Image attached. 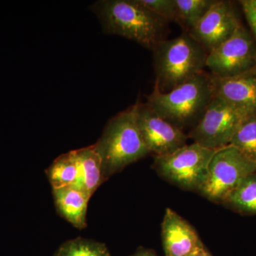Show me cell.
I'll return each instance as SVG.
<instances>
[{
    "label": "cell",
    "instance_id": "12",
    "mask_svg": "<svg viewBox=\"0 0 256 256\" xmlns=\"http://www.w3.org/2000/svg\"><path fill=\"white\" fill-rule=\"evenodd\" d=\"M165 256H191L203 246L195 229L172 208H166L162 223Z\"/></svg>",
    "mask_w": 256,
    "mask_h": 256
},
{
    "label": "cell",
    "instance_id": "4",
    "mask_svg": "<svg viewBox=\"0 0 256 256\" xmlns=\"http://www.w3.org/2000/svg\"><path fill=\"white\" fill-rule=\"evenodd\" d=\"M153 52L154 87L162 92H171L206 68L208 53L186 32L172 40H163Z\"/></svg>",
    "mask_w": 256,
    "mask_h": 256
},
{
    "label": "cell",
    "instance_id": "5",
    "mask_svg": "<svg viewBox=\"0 0 256 256\" xmlns=\"http://www.w3.org/2000/svg\"><path fill=\"white\" fill-rule=\"evenodd\" d=\"M217 150L195 142L186 144L166 156H154L153 168L160 176L176 186L200 192Z\"/></svg>",
    "mask_w": 256,
    "mask_h": 256
},
{
    "label": "cell",
    "instance_id": "3",
    "mask_svg": "<svg viewBox=\"0 0 256 256\" xmlns=\"http://www.w3.org/2000/svg\"><path fill=\"white\" fill-rule=\"evenodd\" d=\"M136 109L137 104L112 118L95 144L105 181L149 154L138 128Z\"/></svg>",
    "mask_w": 256,
    "mask_h": 256
},
{
    "label": "cell",
    "instance_id": "17",
    "mask_svg": "<svg viewBox=\"0 0 256 256\" xmlns=\"http://www.w3.org/2000/svg\"><path fill=\"white\" fill-rule=\"evenodd\" d=\"M230 146L256 164V114L246 116L234 133Z\"/></svg>",
    "mask_w": 256,
    "mask_h": 256
},
{
    "label": "cell",
    "instance_id": "13",
    "mask_svg": "<svg viewBox=\"0 0 256 256\" xmlns=\"http://www.w3.org/2000/svg\"><path fill=\"white\" fill-rule=\"evenodd\" d=\"M78 174L72 188L92 198L94 192L105 181L102 161L95 144L75 150Z\"/></svg>",
    "mask_w": 256,
    "mask_h": 256
},
{
    "label": "cell",
    "instance_id": "2",
    "mask_svg": "<svg viewBox=\"0 0 256 256\" xmlns=\"http://www.w3.org/2000/svg\"><path fill=\"white\" fill-rule=\"evenodd\" d=\"M214 98L212 74L203 72L168 92L154 86L146 104L184 132L196 126Z\"/></svg>",
    "mask_w": 256,
    "mask_h": 256
},
{
    "label": "cell",
    "instance_id": "18",
    "mask_svg": "<svg viewBox=\"0 0 256 256\" xmlns=\"http://www.w3.org/2000/svg\"><path fill=\"white\" fill-rule=\"evenodd\" d=\"M214 2V0H174L176 22L188 33L206 14Z\"/></svg>",
    "mask_w": 256,
    "mask_h": 256
},
{
    "label": "cell",
    "instance_id": "20",
    "mask_svg": "<svg viewBox=\"0 0 256 256\" xmlns=\"http://www.w3.org/2000/svg\"><path fill=\"white\" fill-rule=\"evenodd\" d=\"M146 10L164 22H176L174 0H138Z\"/></svg>",
    "mask_w": 256,
    "mask_h": 256
},
{
    "label": "cell",
    "instance_id": "22",
    "mask_svg": "<svg viewBox=\"0 0 256 256\" xmlns=\"http://www.w3.org/2000/svg\"><path fill=\"white\" fill-rule=\"evenodd\" d=\"M130 256H159L156 255L154 250L146 248L144 247L138 248L137 250Z\"/></svg>",
    "mask_w": 256,
    "mask_h": 256
},
{
    "label": "cell",
    "instance_id": "23",
    "mask_svg": "<svg viewBox=\"0 0 256 256\" xmlns=\"http://www.w3.org/2000/svg\"><path fill=\"white\" fill-rule=\"evenodd\" d=\"M191 256H212L210 252H207L206 249L205 248L204 246H202L201 247L198 248V249L194 252Z\"/></svg>",
    "mask_w": 256,
    "mask_h": 256
},
{
    "label": "cell",
    "instance_id": "9",
    "mask_svg": "<svg viewBox=\"0 0 256 256\" xmlns=\"http://www.w3.org/2000/svg\"><path fill=\"white\" fill-rule=\"evenodd\" d=\"M136 118L146 148L154 156L174 152L186 146L190 139L188 134L161 117L146 102H137Z\"/></svg>",
    "mask_w": 256,
    "mask_h": 256
},
{
    "label": "cell",
    "instance_id": "21",
    "mask_svg": "<svg viewBox=\"0 0 256 256\" xmlns=\"http://www.w3.org/2000/svg\"><path fill=\"white\" fill-rule=\"evenodd\" d=\"M239 3L256 41V0H242Z\"/></svg>",
    "mask_w": 256,
    "mask_h": 256
},
{
    "label": "cell",
    "instance_id": "10",
    "mask_svg": "<svg viewBox=\"0 0 256 256\" xmlns=\"http://www.w3.org/2000/svg\"><path fill=\"white\" fill-rule=\"evenodd\" d=\"M240 24L230 2L214 0L206 14L188 34L208 53L228 40Z\"/></svg>",
    "mask_w": 256,
    "mask_h": 256
},
{
    "label": "cell",
    "instance_id": "6",
    "mask_svg": "<svg viewBox=\"0 0 256 256\" xmlns=\"http://www.w3.org/2000/svg\"><path fill=\"white\" fill-rule=\"evenodd\" d=\"M256 171V164L229 144L216 152L198 192L210 201L223 204L242 180Z\"/></svg>",
    "mask_w": 256,
    "mask_h": 256
},
{
    "label": "cell",
    "instance_id": "11",
    "mask_svg": "<svg viewBox=\"0 0 256 256\" xmlns=\"http://www.w3.org/2000/svg\"><path fill=\"white\" fill-rule=\"evenodd\" d=\"M212 76L215 97L225 100L246 116L256 114V66L227 78Z\"/></svg>",
    "mask_w": 256,
    "mask_h": 256
},
{
    "label": "cell",
    "instance_id": "15",
    "mask_svg": "<svg viewBox=\"0 0 256 256\" xmlns=\"http://www.w3.org/2000/svg\"><path fill=\"white\" fill-rule=\"evenodd\" d=\"M223 204L242 215H256V171L248 175Z\"/></svg>",
    "mask_w": 256,
    "mask_h": 256
},
{
    "label": "cell",
    "instance_id": "7",
    "mask_svg": "<svg viewBox=\"0 0 256 256\" xmlns=\"http://www.w3.org/2000/svg\"><path fill=\"white\" fill-rule=\"evenodd\" d=\"M246 116L242 111L214 96L201 119L188 133V138L208 149L220 150L230 144Z\"/></svg>",
    "mask_w": 256,
    "mask_h": 256
},
{
    "label": "cell",
    "instance_id": "16",
    "mask_svg": "<svg viewBox=\"0 0 256 256\" xmlns=\"http://www.w3.org/2000/svg\"><path fill=\"white\" fill-rule=\"evenodd\" d=\"M47 178L53 188L72 186L78 174L75 150L58 156L46 170Z\"/></svg>",
    "mask_w": 256,
    "mask_h": 256
},
{
    "label": "cell",
    "instance_id": "14",
    "mask_svg": "<svg viewBox=\"0 0 256 256\" xmlns=\"http://www.w3.org/2000/svg\"><path fill=\"white\" fill-rule=\"evenodd\" d=\"M53 196L56 208L60 216L76 228L86 227L88 204L90 197L72 186L53 188Z\"/></svg>",
    "mask_w": 256,
    "mask_h": 256
},
{
    "label": "cell",
    "instance_id": "1",
    "mask_svg": "<svg viewBox=\"0 0 256 256\" xmlns=\"http://www.w3.org/2000/svg\"><path fill=\"white\" fill-rule=\"evenodd\" d=\"M90 8L107 34L124 37L152 50L164 40L165 22L138 0H100Z\"/></svg>",
    "mask_w": 256,
    "mask_h": 256
},
{
    "label": "cell",
    "instance_id": "8",
    "mask_svg": "<svg viewBox=\"0 0 256 256\" xmlns=\"http://www.w3.org/2000/svg\"><path fill=\"white\" fill-rule=\"evenodd\" d=\"M255 66V38L242 24L207 55L206 67L212 75L218 78L234 76Z\"/></svg>",
    "mask_w": 256,
    "mask_h": 256
},
{
    "label": "cell",
    "instance_id": "19",
    "mask_svg": "<svg viewBox=\"0 0 256 256\" xmlns=\"http://www.w3.org/2000/svg\"><path fill=\"white\" fill-rule=\"evenodd\" d=\"M54 256H111L108 249L102 242L78 238L64 242Z\"/></svg>",
    "mask_w": 256,
    "mask_h": 256
}]
</instances>
